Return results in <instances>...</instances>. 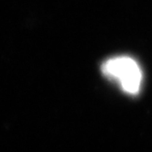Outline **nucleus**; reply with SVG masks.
I'll list each match as a JSON object with an SVG mask.
<instances>
[{
  "mask_svg": "<svg viewBox=\"0 0 152 152\" xmlns=\"http://www.w3.org/2000/svg\"><path fill=\"white\" fill-rule=\"evenodd\" d=\"M106 78L115 82L129 94H137L142 85L143 75L139 64L131 57L116 56L108 59L102 65Z\"/></svg>",
  "mask_w": 152,
  "mask_h": 152,
  "instance_id": "nucleus-1",
  "label": "nucleus"
}]
</instances>
